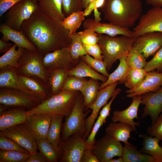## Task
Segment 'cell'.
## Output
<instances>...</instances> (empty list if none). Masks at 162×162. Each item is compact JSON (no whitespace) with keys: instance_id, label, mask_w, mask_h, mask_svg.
<instances>
[{"instance_id":"1","label":"cell","mask_w":162,"mask_h":162,"mask_svg":"<svg viewBox=\"0 0 162 162\" xmlns=\"http://www.w3.org/2000/svg\"><path fill=\"white\" fill-rule=\"evenodd\" d=\"M21 30L44 55L68 47L71 41L69 31L63 27L61 22L39 6L23 22Z\"/></svg>"},{"instance_id":"2","label":"cell","mask_w":162,"mask_h":162,"mask_svg":"<svg viewBox=\"0 0 162 162\" xmlns=\"http://www.w3.org/2000/svg\"><path fill=\"white\" fill-rule=\"evenodd\" d=\"M100 8L109 22L129 28L141 15L142 5L141 0H105Z\"/></svg>"},{"instance_id":"3","label":"cell","mask_w":162,"mask_h":162,"mask_svg":"<svg viewBox=\"0 0 162 162\" xmlns=\"http://www.w3.org/2000/svg\"><path fill=\"white\" fill-rule=\"evenodd\" d=\"M78 94V91H61L27 110L28 114H51L66 117L70 113Z\"/></svg>"},{"instance_id":"4","label":"cell","mask_w":162,"mask_h":162,"mask_svg":"<svg viewBox=\"0 0 162 162\" xmlns=\"http://www.w3.org/2000/svg\"><path fill=\"white\" fill-rule=\"evenodd\" d=\"M98 37V44L102 50L103 60L108 71L114 62L128 55L135 40V37L123 35L111 37L100 34Z\"/></svg>"},{"instance_id":"5","label":"cell","mask_w":162,"mask_h":162,"mask_svg":"<svg viewBox=\"0 0 162 162\" xmlns=\"http://www.w3.org/2000/svg\"><path fill=\"white\" fill-rule=\"evenodd\" d=\"M82 95L79 94L70 114L66 117L62 124L61 141H64L71 136L79 134L84 138L86 133V117L88 112H85Z\"/></svg>"},{"instance_id":"6","label":"cell","mask_w":162,"mask_h":162,"mask_svg":"<svg viewBox=\"0 0 162 162\" xmlns=\"http://www.w3.org/2000/svg\"><path fill=\"white\" fill-rule=\"evenodd\" d=\"M44 55L37 50L25 49L16 69L17 73L38 78L46 85L48 84L49 74L44 66Z\"/></svg>"},{"instance_id":"7","label":"cell","mask_w":162,"mask_h":162,"mask_svg":"<svg viewBox=\"0 0 162 162\" xmlns=\"http://www.w3.org/2000/svg\"><path fill=\"white\" fill-rule=\"evenodd\" d=\"M43 101L19 90L0 88V104L8 108H20L28 110L35 107Z\"/></svg>"},{"instance_id":"8","label":"cell","mask_w":162,"mask_h":162,"mask_svg":"<svg viewBox=\"0 0 162 162\" xmlns=\"http://www.w3.org/2000/svg\"><path fill=\"white\" fill-rule=\"evenodd\" d=\"M33 0H22L6 12L5 24L16 30H21L23 22L28 19L39 7Z\"/></svg>"},{"instance_id":"9","label":"cell","mask_w":162,"mask_h":162,"mask_svg":"<svg viewBox=\"0 0 162 162\" xmlns=\"http://www.w3.org/2000/svg\"><path fill=\"white\" fill-rule=\"evenodd\" d=\"M86 140L81 135L76 134L61 141L58 148V161L81 162L86 145Z\"/></svg>"},{"instance_id":"10","label":"cell","mask_w":162,"mask_h":162,"mask_svg":"<svg viewBox=\"0 0 162 162\" xmlns=\"http://www.w3.org/2000/svg\"><path fill=\"white\" fill-rule=\"evenodd\" d=\"M118 83V82H115L99 90L95 101L87 108V109L92 110V112L90 115L85 120L86 133L84 137L85 139H86L89 135L102 107L107 103L110 98L116 94H119L121 92L120 88H116Z\"/></svg>"},{"instance_id":"11","label":"cell","mask_w":162,"mask_h":162,"mask_svg":"<svg viewBox=\"0 0 162 162\" xmlns=\"http://www.w3.org/2000/svg\"><path fill=\"white\" fill-rule=\"evenodd\" d=\"M92 149L100 162H106L115 157H121L123 146L120 141L106 134L95 141Z\"/></svg>"},{"instance_id":"12","label":"cell","mask_w":162,"mask_h":162,"mask_svg":"<svg viewBox=\"0 0 162 162\" xmlns=\"http://www.w3.org/2000/svg\"><path fill=\"white\" fill-rule=\"evenodd\" d=\"M133 31L135 38L148 32H162V7H153L141 15Z\"/></svg>"},{"instance_id":"13","label":"cell","mask_w":162,"mask_h":162,"mask_svg":"<svg viewBox=\"0 0 162 162\" xmlns=\"http://www.w3.org/2000/svg\"><path fill=\"white\" fill-rule=\"evenodd\" d=\"M1 131L5 136L16 142L30 154L37 151V141L25 123L19 124Z\"/></svg>"},{"instance_id":"14","label":"cell","mask_w":162,"mask_h":162,"mask_svg":"<svg viewBox=\"0 0 162 162\" xmlns=\"http://www.w3.org/2000/svg\"><path fill=\"white\" fill-rule=\"evenodd\" d=\"M133 46L147 59L162 46V32H148L139 36L135 38Z\"/></svg>"},{"instance_id":"15","label":"cell","mask_w":162,"mask_h":162,"mask_svg":"<svg viewBox=\"0 0 162 162\" xmlns=\"http://www.w3.org/2000/svg\"><path fill=\"white\" fill-rule=\"evenodd\" d=\"M76 61L72 58L68 47L46 53L43 58L44 66L49 74L56 69H69L71 64Z\"/></svg>"},{"instance_id":"16","label":"cell","mask_w":162,"mask_h":162,"mask_svg":"<svg viewBox=\"0 0 162 162\" xmlns=\"http://www.w3.org/2000/svg\"><path fill=\"white\" fill-rule=\"evenodd\" d=\"M140 95L141 104L145 106L141 118L149 116L152 124L162 112V86L156 92H147Z\"/></svg>"},{"instance_id":"17","label":"cell","mask_w":162,"mask_h":162,"mask_svg":"<svg viewBox=\"0 0 162 162\" xmlns=\"http://www.w3.org/2000/svg\"><path fill=\"white\" fill-rule=\"evenodd\" d=\"M85 29H89L98 34H105L111 37L118 35L134 37L133 31L129 28H124L112 23H102L90 18L86 19L82 23Z\"/></svg>"},{"instance_id":"18","label":"cell","mask_w":162,"mask_h":162,"mask_svg":"<svg viewBox=\"0 0 162 162\" xmlns=\"http://www.w3.org/2000/svg\"><path fill=\"white\" fill-rule=\"evenodd\" d=\"M162 86V72L154 70L148 72L139 85L134 88L126 91L128 94L126 96L132 98L147 92H156Z\"/></svg>"},{"instance_id":"19","label":"cell","mask_w":162,"mask_h":162,"mask_svg":"<svg viewBox=\"0 0 162 162\" xmlns=\"http://www.w3.org/2000/svg\"><path fill=\"white\" fill-rule=\"evenodd\" d=\"M53 116L51 114L28 115L25 124L36 141L41 139L46 138Z\"/></svg>"},{"instance_id":"20","label":"cell","mask_w":162,"mask_h":162,"mask_svg":"<svg viewBox=\"0 0 162 162\" xmlns=\"http://www.w3.org/2000/svg\"><path fill=\"white\" fill-rule=\"evenodd\" d=\"M131 98L132 101L126 109L122 111L116 110L113 111L111 120L114 122H121L127 123L136 131V126H139L140 124L138 122H134V120L135 118L139 119L138 111L141 103V95H137Z\"/></svg>"},{"instance_id":"21","label":"cell","mask_w":162,"mask_h":162,"mask_svg":"<svg viewBox=\"0 0 162 162\" xmlns=\"http://www.w3.org/2000/svg\"><path fill=\"white\" fill-rule=\"evenodd\" d=\"M28 116L27 110L17 107L8 108L0 112V130L2 131L16 125L25 123Z\"/></svg>"},{"instance_id":"22","label":"cell","mask_w":162,"mask_h":162,"mask_svg":"<svg viewBox=\"0 0 162 162\" xmlns=\"http://www.w3.org/2000/svg\"><path fill=\"white\" fill-rule=\"evenodd\" d=\"M0 32L2 35L1 39L3 40L11 41L18 47L32 51L37 50L35 46L29 41L21 30H16L4 23L0 26Z\"/></svg>"},{"instance_id":"23","label":"cell","mask_w":162,"mask_h":162,"mask_svg":"<svg viewBox=\"0 0 162 162\" xmlns=\"http://www.w3.org/2000/svg\"><path fill=\"white\" fill-rule=\"evenodd\" d=\"M0 87L19 90L30 95L38 98L22 84L17 78L16 69L14 68L8 67L0 69Z\"/></svg>"},{"instance_id":"24","label":"cell","mask_w":162,"mask_h":162,"mask_svg":"<svg viewBox=\"0 0 162 162\" xmlns=\"http://www.w3.org/2000/svg\"><path fill=\"white\" fill-rule=\"evenodd\" d=\"M131 131H135L130 124L121 122L110 123L105 129L106 134L125 144H130L128 139Z\"/></svg>"},{"instance_id":"25","label":"cell","mask_w":162,"mask_h":162,"mask_svg":"<svg viewBox=\"0 0 162 162\" xmlns=\"http://www.w3.org/2000/svg\"><path fill=\"white\" fill-rule=\"evenodd\" d=\"M17 76L19 80L25 87L43 100L51 96L44 86L45 84L40 83L35 77L17 73Z\"/></svg>"},{"instance_id":"26","label":"cell","mask_w":162,"mask_h":162,"mask_svg":"<svg viewBox=\"0 0 162 162\" xmlns=\"http://www.w3.org/2000/svg\"><path fill=\"white\" fill-rule=\"evenodd\" d=\"M141 136L143 139L141 151L152 156L155 162H162V147L159 145V139L146 134Z\"/></svg>"},{"instance_id":"27","label":"cell","mask_w":162,"mask_h":162,"mask_svg":"<svg viewBox=\"0 0 162 162\" xmlns=\"http://www.w3.org/2000/svg\"><path fill=\"white\" fill-rule=\"evenodd\" d=\"M68 75L81 78L90 77L100 80L103 83L105 82L107 78L95 71L82 59L76 67L68 70Z\"/></svg>"},{"instance_id":"28","label":"cell","mask_w":162,"mask_h":162,"mask_svg":"<svg viewBox=\"0 0 162 162\" xmlns=\"http://www.w3.org/2000/svg\"><path fill=\"white\" fill-rule=\"evenodd\" d=\"M121 157L123 162H155L152 156L138 150L131 143L124 145Z\"/></svg>"},{"instance_id":"29","label":"cell","mask_w":162,"mask_h":162,"mask_svg":"<svg viewBox=\"0 0 162 162\" xmlns=\"http://www.w3.org/2000/svg\"><path fill=\"white\" fill-rule=\"evenodd\" d=\"M118 59L119 63L118 67L112 73L110 74L106 81L100 85L99 90L117 82L120 84L125 82L127 73L130 68L127 62L126 56H122Z\"/></svg>"},{"instance_id":"30","label":"cell","mask_w":162,"mask_h":162,"mask_svg":"<svg viewBox=\"0 0 162 162\" xmlns=\"http://www.w3.org/2000/svg\"><path fill=\"white\" fill-rule=\"evenodd\" d=\"M17 45L14 44L11 48L4 53L0 58V68L9 67L17 68L18 62L22 56L25 49L18 47L16 50Z\"/></svg>"},{"instance_id":"31","label":"cell","mask_w":162,"mask_h":162,"mask_svg":"<svg viewBox=\"0 0 162 162\" xmlns=\"http://www.w3.org/2000/svg\"><path fill=\"white\" fill-rule=\"evenodd\" d=\"M69 69H59L51 71L49 74L48 84L50 88L51 96L61 91L68 75Z\"/></svg>"},{"instance_id":"32","label":"cell","mask_w":162,"mask_h":162,"mask_svg":"<svg viewBox=\"0 0 162 162\" xmlns=\"http://www.w3.org/2000/svg\"><path fill=\"white\" fill-rule=\"evenodd\" d=\"M63 117L58 115L53 116L46 136V139L58 149L61 142Z\"/></svg>"},{"instance_id":"33","label":"cell","mask_w":162,"mask_h":162,"mask_svg":"<svg viewBox=\"0 0 162 162\" xmlns=\"http://www.w3.org/2000/svg\"><path fill=\"white\" fill-rule=\"evenodd\" d=\"M39 7L61 22L65 18L64 14L62 0H37Z\"/></svg>"},{"instance_id":"34","label":"cell","mask_w":162,"mask_h":162,"mask_svg":"<svg viewBox=\"0 0 162 162\" xmlns=\"http://www.w3.org/2000/svg\"><path fill=\"white\" fill-rule=\"evenodd\" d=\"M38 149L43 155L47 162L58 161V149L46 138L41 139L36 141Z\"/></svg>"},{"instance_id":"35","label":"cell","mask_w":162,"mask_h":162,"mask_svg":"<svg viewBox=\"0 0 162 162\" xmlns=\"http://www.w3.org/2000/svg\"><path fill=\"white\" fill-rule=\"evenodd\" d=\"M97 80L91 78L80 91L83 98L85 109H87L96 99L100 85Z\"/></svg>"},{"instance_id":"36","label":"cell","mask_w":162,"mask_h":162,"mask_svg":"<svg viewBox=\"0 0 162 162\" xmlns=\"http://www.w3.org/2000/svg\"><path fill=\"white\" fill-rule=\"evenodd\" d=\"M84 11L74 12L66 17L61 22V23L65 29L69 32L70 35L76 32L85 19Z\"/></svg>"},{"instance_id":"37","label":"cell","mask_w":162,"mask_h":162,"mask_svg":"<svg viewBox=\"0 0 162 162\" xmlns=\"http://www.w3.org/2000/svg\"><path fill=\"white\" fill-rule=\"evenodd\" d=\"M147 72L144 69L129 68L126 76L124 85L129 89L135 88L144 78Z\"/></svg>"},{"instance_id":"38","label":"cell","mask_w":162,"mask_h":162,"mask_svg":"<svg viewBox=\"0 0 162 162\" xmlns=\"http://www.w3.org/2000/svg\"><path fill=\"white\" fill-rule=\"evenodd\" d=\"M146 59L133 46L126 56L127 63L130 68H144L146 62Z\"/></svg>"},{"instance_id":"39","label":"cell","mask_w":162,"mask_h":162,"mask_svg":"<svg viewBox=\"0 0 162 162\" xmlns=\"http://www.w3.org/2000/svg\"><path fill=\"white\" fill-rule=\"evenodd\" d=\"M70 36L71 41L68 47L72 58L76 60L79 58L88 54L84 49L83 44L77 33L70 35Z\"/></svg>"},{"instance_id":"40","label":"cell","mask_w":162,"mask_h":162,"mask_svg":"<svg viewBox=\"0 0 162 162\" xmlns=\"http://www.w3.org/2000/svg\"><path fill=\"white\" fill-rule=\"evenodd\" d=\"M30 153L0 149V162H25Z\"/></svg>"},{"instance_id":"41","label":"cell","mask_w":162,"mask_h":162,"mask_svg":"<svg viewBox=\"0 0 162 162\" xmlns=\"http://www.w3.org/2000/svg\"><path fill=\"white\" fill-rule=\"evenodd\" d=\"M87 81L84 78L68 76L65 81L62 91L80 92Z\"/></svg>"},{"instance_id":"42","label":"cell","mask_w":162,"mask_h":162,"mask_svg":"<svg viewBox=\"0 0 162 162\" xmlns=\"http://www.w3.org/2000/svg\"><path fill=\"white\" fill-rule=\"evenodd\" d=\"M80 58L95 71L101 73L106 78L108 77L110 74L108 72L106 64L104 61L95 59L88 54L82 56Z\"/></svg>"},{"instance_id":"43","label":"cell","mask_w":162,"mask_h":162,"mask_svg":"<svg viewBox=\"0 0 162 162\" xmlns=\"http://www.w3.org/2000/svg\"><path fill=\"white\" fill-rule=\"evenodd\" d=\"M0 149L16 151L30 153L28 150L13 140L4 135L1 131L0 132Z\"/></svg>"},{"instance_id":"44","label":"cell","mask_w":162,"mask_h":162,"mask_svg":"<svg viewBox=\"0 0 162 162\" xmlns=\"http://www.w3.org/2000/svg\"><path fill=\"white\" fill-rule=\"evenodd\" d=\"M144 69L147 72L154 70L162 72V46L154 55L152 59L147 62Z\"/></svg>"},{"instance_id":"45","label":"cell","mask_w":162,"mask_h":162,"mask_svg":"<svg viewBox=\"0 0 162 162\" xmlns=\"http://www.w3.org/2000/svg\"><path fill=\"white\" fill-rule=\"evenodd\" d=\"M63 10L66 17L72 13L82 11V0H62Z\"/></svg>"},{"instance_id":"46","label":"cell","mask_w":162,"mask_h":162,"mask_svg":"<svg viewBox=\"0 0 162 162\" xmlns=\"http://www.w3.org/2000/svg\"><path fill=\"white\" fill-rule=\"evenodd\" d=\"M77 33L83 44L92 45L99 42L98 34L92 30L85 29Z\"/></svg>"},{"instance_id":"47","label":"cell","mask_w":162,"mask_h":162,"mask_svg":"<svg viewBox=\"0 0 162 162\" xmlns=\"http://www.w3.org/2000/svg\"><path fill=\"white\" fill-rule=\"evenodd\" d=\"M146 131L149 136L162 140V114L159 116L151 126L147 128Z\"/></svg>"},{"instance_id":"48","label":"cell","mask_w":162,"mask_h":162,"mask_svg":"<svg viewBox=\"0 0 162 162\" xmlns=\"http://www.w3.org/2000/svg\"><path fill=\"white\" fill-rule=\"evenodd\" d=\"M84 49L87 54L95 59L104 61L101 48L98 43L92 45L83 44Z\"/></svg>"},{"instance_id":"49","label":"cell","mask_w":162,"mask_h":162,"mask_svg":"<svg viewBox=\"0 0 162 162\" xmlns=\"http://www.w3.org/2000/svg\"><path fill=\"white\" fill-rule=\"evenodd\" d=\"M92 146H90L86 143V146L82 155L81 162H100L92 151Z\"/></svg>"},{"instance_id":"50","label":"cell","mask_w":162,"mask_h":162,"mask_svg":"<svg viewBox=\"0 0 162 162\" xmlns=\"http://www.w3.org/2000/svg\"><path fill=\"white\" fill-rule=\"evenodd\" d=\"M104 123L102 122L100 118L98 117V118L94 123L92 129L88 136L86 142L87 144L92 146L95 143V138L96 134L98 130Z\"/></svg>"},{"instance_id":"51","label":"cell","mask_w":162,"mask_h":162,"mask_svg":"<svg viewBox=\"0 0 162 162\" xmlns=\"http://www.w3.org/2000/svg\"><path fill=\"white\" fill-rule=\"evenodd\" d=\"M118 94H116L114 95L112 97L110 101L103 106L100 111L98 117L104 123L106 122V118L110 116L111 104L114 99Z\"/></svg>"},{"instance_id":"52","label":"cell","mask_w":162,"mask_h":162,"mask_svg":"<svg viewBox=\"0 0 162 162\" xmlns=\"http://www.w3.org/2000/svg\"><path fill=\"white\" fill-rule=\"evenodd\" d=\"M22 0H0V17L15 4Z\"/></svg>"},{"instance_id":"53","label":"cell","mask_w":162,"mask_h":162,"mask_svg":"<svg viewBox=\"0 0 162 162\" xmlns=\"http://www.w3.org/2000/svg\"><path fill=\"white\" fill-rule=\"evenodd\" d=\"M25 162H47V160L40 152L38 151L30 154Z\"/></svg>"},{"instance_id":"54","label":"cell","mask_w":162,"mask_h":162,"mask_svg":"<svg viewBox=\"0 0 162 162\" xmlns=\"http://www.w3.org/2000/svg\"><path fill=\"white\" fill-rule=\"evenodd\" d=\"M13 44L11 43L0 40V52L5 53L12 47Z\"/></svg>"},{"instance_id":"55","label":"cell","mask_w":162,"mask_h":162,"mask_svg":"<svg viewBox=\"0 0 162 162\" xmlns=\"http://www.w3.org/2000/svg\"><path fill=\"white\" fill-rule=\"evenodd\" d=\"M147 4L153 7H162V0H146Z\"/></svg>"},{"instance_id":"56","label":"cell","mask_w":162,"mask_h":162,"mask_svg":"<svg viewBox=\"0 0 162 162\" xmlns=\"http://www.w3.org/2000/svg\"><path fill=\"white\" fill-rule=\"evenodd\" d=\"M94 20L98 21L100 22L101 20L100 17V13L98 10V9H95L94 10Z\"/></svg>"},{"instance_id":"57","label":"cell","mask_w":162,"mask_h":162,"mask_svg":"<svg viewBox=\"0 0 162 162\" xmlns=\"http://www.w3.org/2000/svg\"><path fill=\"white\" fill-rule=\"evenodd\" d=\"M94 0H82V5L83 9H85L89 3Z\"/></svg>"},{"instance_id":"58","label":"cell","mask_w":162,"mask_h":162,"mask_svg":"<svg viewBox=\"0 0 162 162\" xmlns=\"http://www.w3.org/2000/svg\"><path fill=\"white\" fill-rule=\"evenodd\" d=\"M106 162H123L122 158L121 157L117 159L112 158L107 161Z\"/></svg>"},{"instance_id":"59","label":"cell","mask_w":162,"mask_h":162,"mask_svg":"<svg viewBox=\"0 0 162 162\" xmlns=\"http://www.w3.org/2000/svg\"><path fill=\"white\" fill-rule=\"evenodd\" d=\"M35 2L38 4L37 0H33Z\"/></svg>"}]
</instances>
